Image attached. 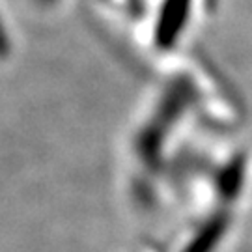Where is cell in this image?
<instances>
[{
    "mask_svg": "<svg viewBox=\"0 0 252 252\" xmlns=\"http://www.w3.org/2000/svg\"><path fill=\"white\" fill-rule=\"evenodd\" d=\"M187 0H166L162 6L161 23H157V41L161 45H168L172 37L178 36L181 30V21L185 15Z\"/></svg>",
    "mask_w": 252,
    "mask_h": 252,
    "instance_id": "cell-1",
    "label": "cell"
},
{
    "mask_svg": "<svg viewBox=\"0 0 252 252\" xmlns=\"http://www.w3.org/2000/svg\"><path fill=\"white\" fill-rule=\"evenodd\" d=\"M0 45H4V43H2V30H0Z\"/></svg>",
    "mask_w": 252,
    "mask_h": 252,
    "instance_id": "cell-2",
    "label": "cell"
}]
</instances>
